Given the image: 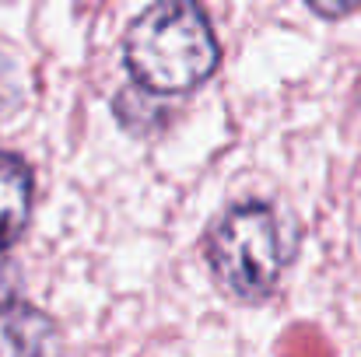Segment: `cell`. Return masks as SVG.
<instances>
[{
    "instance_id": "2",
    "label": "cell",
    "mask_w": 361,
    "mask_h": 357,
    "mask_svg": "<svg viewBox=\"0 0 361 357\" xmlns=\"http://www.w3.org/2000/svg\"><path fill=\"white\" fill-rule=\"evenodd\" d=\"M284 228L267 203H235L207 235V263L225 291L242 301L270 294L284 270Z\"/></svg>"
},
{
    "instance_id": "6",
    "label": "cell",
    "mask_w": 361,
    "mask_h": 357,
    "mask_svg": "<svg viewBox=\"0 0 361 357\" xmlns=\"http://www.w3.org/2000/svg\"><path fill=\"white\" fill-rule=\"evenodd\" d=\"M305 4H309V7H312L319 18H330V21H334V18H344V14H351L361 0H305Z\"/></svg>"
},
{
    "instance_id": "5",
    "label": "cell",
    "mask_w": 361,
    "mask_h": 357,
    "mask_svg": "<svg viewBox=\"0 0 361 357\" xmlns=\"http://www.w3.org/2000/svg\"><path fill=\"white\" fill-rule=\"evenodd\" d=\"M113 113H116V119L123 123V130H130V133H137V137L158 133V130L169 123V109L154 99L151 88H144V84H137V81H133V88H123L120 95L113 99Z\"/></svg>"
},
{
    "instance_id": "3",
    "label": "cell",
    "mask_w": 361,
    "mask_h": 357,
    "mask_svg": "<svg viewBox=\"0 0 361 357\" xmlns=\"http://www.w3.org/2000/svg\"><path fill=\"white\" fill-rule=\"evenodd\" d=\"M35 203V179L25 158L0 154V249L25 235Z\"/></svg>"
},
{
    "instance_id": "1",
    "label": "cell",
    "mask_w": 361,
    "mask_h": 357,
    "mask_svg": "<svg viewBox=\"0 0 361 357\" xmlns=\"http://www.w3.org/2000/svg\"><path fill=\"white\" fill-rule=\"evenodd\" d=\"M218 60V35L197 0H154L123 39L130 77L154 95H186L200 88Z\"/></svg>"
},
{
    "instance_id": "4",
    "label": "cell",
    "mask_w": 361,
    "mask_h": 357,
    "mask_svg": "<svg viewBox=\"0 0 361 357\" xmlns=\"http://www.w3.org/2000/svg\"><path fill=\"white\" fill-rule=\"evenodd\" d=\"M56 322L32 305H0V354H39L56 351Z\"/></svg>"
}]
</instances>
